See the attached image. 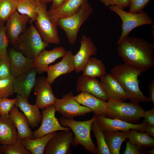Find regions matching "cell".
Masks as SVG:
<instances>
[{"label":"cell","instance_id":"3","mask_svg":"<svg viewBox=\"0 0 154 154\" xmlns=\"http://www.w3.org/2000/svg\"><path fill=\"white\" fill-rule=\"evenodd\" d=\"M96 119L95 115L91 119L78 121L73 119L62 117L59 121L62 126L68 127L73 131L74 137L71 146L75 147L80 145L87 150L93 154H97V151L91 138L90 131L92 122Z\"/></svg>","mask_w":154,"mask_h":154},{"label":"cell","instance_id":"35","mask_svg":"<svg viewBox=\"0 0 154 154\" xmlns=\"http://www.w3.org/2000/svg\"><path fill=\"white\" fill-rule=\"evenodd\" d=\"M15 78L11 75L7 78L0 79V98H8L13 94V82Z\"/></svg>","mask_w":154,"mask_h":154},{"label":"cell","instance_id":"27","mask_svg":"<svg viewBox=\"0 0 154 154\" xmlns=\"http://www.w3.org/2000/svg\"><path fill=\"white\" fill-rule=\"evenodd\" d=\"M103 132L110 153L119 154L122 143L127 139L128 131H117Z\"/></svg>","mask_w":154,"mask_h":154},{"label":"cell","instance_id":"46","mask_svg":"<svg viewBox=\"0 0 154 154\" xmlns=\"http://www.w3.org/2000/svg\"><path fill=\"white\" fill-rule=\"evenodd\" d=\"M145 131L153 137H154V126L148 125L145 128Z\"/></svg>","mask_w":154,"mask_h":154},{"label":"cell","instance_id":"8","mask_svg":"<svg viewBox=\"0 0 154 154\" xmlns=\"http://www.w3.org/2000/svg\"><path fill=\"white\" fill-rule=\"evenodd\" d=\"M36 11L37 16L35 26L43 41L48 45L59 43L60 39L57 26L48 16L46 4L38 3Z\"/></svg>","mask_w":154,"mask_h":154},{"label":"cell","instance_id":"5","mask_svg":"<svg viewBox=\"0 0 154 154\" xmlns=\"http://www.w3.org/2000/svg\"><path fill=\"white\" fill-rule=\"evenodd\" d=\"M48 45L43 41L33 24L19 36L13 46L25 56L33 59Z\"/></svg>","mask_w":154,"mask_h":154},{"label":"cell","instance_id":"18","mask_svg":"<svg viewBox=\"0 0 154 154\" xmlns=\"http://www.w3.org/2000/svg\"><path fill=\"white\" fill-rule=\"evenodd\" d=\"M76 89L78 92H85L105 101L109 98L100 82L96 78L83 75L78 79Z\"/></svg>","mask_w":154,"mask_h":154},{"label":"cell","instance_id":"29","mask_svg":"<svg viewBox=\"0 0 154 154\" xmlns=\"http://www.w3.org/2000/svg\"><path fill=\"white\" fill-rule=\"evenodd\" d=\"M82 71V75L94 78H102L107 73L103 62L93 57L90 58Z\"/></svg>","mask_w":154,"mask_h":154},{"label":"cell","instance_id":"42","mask_svg":"<svg viewBox=\"0 0 154 154\" xmlns=\"http://www.w3.org/2000/svg\"><path fill=\"white\" fill-rule=\"evenodd\" d=\"M149 98L151 102L154 104V79L151 81L148 87Z\"/></svg>","mask_w":154,"mask_h":154},{"label":"cell","instance_id":"49","mask_svg":"<svg viewBox=\"0 0 154 154\" xmlns=\"http://www.w3.org/2000/svg\"><path fill=\"white\" fill-rule=\"evenodd\" d=\"M67 0H65V1H67ZM65 1H64V2H65Z\"/></svg>","mask_w":154,"mask_h":154},{"label":"cell","instance_id":"31","mask_svg":"<svg viewBox=\"0 0 154 154\" xmlns=\"http://www.w3.org/2000/svg\"><path fill=\"white\" fill-rule=\"evenodd\" d=\"M17 10L21 14L26 15L30 19L29 23L33 24L36 20V9L38 3L35 0H17Z\"/></svg>","mask_w":154,"mask_h":154},{"label":"cell","instance_id":"34","mask_svg":"<svg viewBox=\"0 0 154 154\" xmlns=\"http://www.w3.org/2000/svg\"><path fill=\"white\" fill-rule=\"evenodd\" d=\"M0 153L5 154H31L25 148L22 140L19 137L17 141L10 145H0Z\"/></svg>","mask_w":154,"mask_h":154},{"label":"cell","instance_id":"2","mask_svg":"<svg viewBox=\"0 0 154 154\" xmlns=\"http://www.w3.org/2000/svg\"><path fill=\"white\" fill-rule=\"evenodd\" d=\"M143 72L133 66L125 63L117 65L110 71V74L119 83L131 102L139 103L150 102L140 90L138 77Z\"/></svg>","mask_w":154,"mask_h":154},{"label":"cell","instance_id":"44","mask_svg":"<svg viewBox=\"0 0 154 154\" xmlns=\"http://www.w3.org/2000/svg\"><path fill=\"white\" fill-rule=\"evenodd\" d=\"M131 0H119V3L116 7L121 9L129 7Z\"/></svg>","mask_w":154,"mask_h":154},{"label":"cell","instance_id":"43","mask_svg":"<svg viewBox=\"0 0 154 154\" xmlns=\"http://www.w3.org/2000/svg\"><path fill=\"white\" fill-rule=\"evenodd\" d=\"M107 7L110 6H117L119 0H98Z\"/></svg>","mask_w":154,"mask_h":154},{"label":"cell","instance_id":"22","mask_svg":"<svg viewBox=\"0 0 154 154\" xmlns=\"http://www.w3.org/2000/svg\"><path fill=\"white\" fill-rule=\"evenodd\" d=\"M15 106L19 108L27 118L29 124L32 128L37 127L41 121L42 116L40 109L36 104H30L28 100L17 94Z\"/></svg>","mask_w":154,"mask_h":154},{"label":"cell","instance_id":"41","mask_svg":"<svg viewBox=\"0 0 154 154\" xmlns=\"http://www.w3.org/2000/svg\"><path fill=\"white\" fill-rule=\"evenodd\" d=\"M143 117L145 119L143 123L148 125L154 126V108L144 112Z\"/></svg>","mask_w":154,"mask_h":154},{"label":"cell","instance_id":"48","mask_svg":"<svg viewBox=\"0 0 154 154\" xmlns=\"http://www.w3.org/2000/svg\"><path fill=\"white\" fill-rule=\"evenodd\" d=\"M147 153L149 154H154V149H150L147 151Z\"/></svg>","mask_w":154,"mask_h":154},{"label":"cell","instance_id":"24","mask_svg":"<svg viewBox=\"0 0 154 154\" xmlns=\"http://www.w3.org/2000/svg\"><path fill=\"white\" fill-rule=\"evenodd\" d=\"M16 128L9 116L0 117V144L10 145L17 140L18 135Z\"/></svg>","mask_w":154,"mask_h":154},{"label":"cell","instance_id":"20","mask_svg":"<svg viewBox=\"0 0 154 154\" xmlns=\"http://www.w3.org/2000/svg\"><path fill=\"white\" fill-rule=\"evenodd\" d=\"M66 51L63 47L61 46L55 47L49 51L44 49L33 59V67L36 68L38 73H42L46 72L50 64L58 58L63 57Z\"/></svg>","mask_w":154,"mask_h":154},{"label":"cell","instance_id":"36","mask_svg":"<svg viewBox=\"0 0 154 154\" xmlns=\"http://www.w3.org/2000/svg\"><path fill=\"white\" fill-rule=\"evenodd\" d=\"M9 40L7 37L5 26L0 24V57H7Z\"/></svg>","mask_w":154,"mask_h":154},{"label":"cell","instance_id":"7","mask_svg":"<svg viewBox=\"0 0 154 154\" xmlns=\"http://www.w3.org/2000/svg\"><path fill=\"white\" fill-rule=\"evenodd\" d=\"M109 9L116 13L122 21V33L117 45L128 37L130 33L135 28L145 25H152L154 23L148 14L143 11L136 13H132L127 12L116 6H110Z\"/></svg>","mask_w":154,"mask_h":154},{"label":"cell","instance_id":"38","mask_svg":"<svg viewBox=\"0 0 154 154\" xmlns=\"http://www.w3.org/2000/svg\"><path fill=\"white\" fill-rule=\"evenodd\" d=\"M11 75L8 57H0V79L7 78Z\"/></svg>","mask_w":154,"mask_h":154},{"label":"cell","instance_id":"1","mask_svg":"<svg viewBox=\"0 0 154 154\" xmlns=\"http://www.w3.org/2000/svg\"><path fill=\"white\" fill-rule=\"evenodd\" d=\"M117 45L118 54L125 63L136 67L143 72L154 66V42L128 36Z\"/></svg>","mask_w":154,"mask_h":154},{"label":"cell","instance_id":"37","mask_svg":"<svg viewBox=\"0 0 154 154\" xmlns=\"http://www.w3.org/2000/svg\"><path fill=\"white\" fill-rule=\"evenodd\" d=\"M16 101L15 98L9 99L7 98H0V116H9V112L14 106Z\"/></svg>","mask_w":154,"mask_h":154},{"label":"cell","instance_id":"28","mask_svg":"<svg viewBox=\"0 0 154 154\" xmlns=\"http://www.w3.org/2000/svg\"><path fill=\"white\" fill-rule=\"evenodd\" d=\"M56 132L50 133L42 137L35 139L26 138L22 140L25 148L32 154H42L47 143Z\"/></svg>","mask_w":154,"mask_h":154},{"label":"cell","instance_id":"9","mask_svg":"<svg viewBox=\"0 0 154 154\" xmlns=\"http://www.w3.org/2000/svg\"><path fill=\"white\" fill-rule=\"evenodd\" d=\"M54 105L56 111L68 118L84 116L92 112L90 109L81 105L76 101L72 91L64 95L61 99L57 98Z\"/></svg>","mask_w":154,"mask_h":154},{"label":"cell","instance_id":"4","mask_svg":"<svg viewBox=\"0 0 154 154\" xmlns=\"http://www.w3.org/2000/svg\"><path fill=\"white\" fill-rule=\"evenodd\" d=\"M93 11L88 0H84L78 11L73 15L67 18L51 21L64 31L69 43L73 45L76 43L80 27L90 17Z\"/></svg>","mask_w":154,"mask_h":154},{"label":"cell","instance_id":"25","mask_svg":"<svg viewBox=\"0 0 154 154\" xmlns=\"http://www.w3.org/2000/svg\"><path fill=\"white\" fill-rule=\"evenodd\" d=\"M9 117L17 130L18 136L21 139L31 138L33 132L29 127L28 119L24 114L20 112L17 107L13 106L10 111Z\"/></svg>","mask_w":154,"mask_h":154},{"label":"cell","instance_id":"12","mask_svg":"<svg viewBox=\"0 0 154 154\" xmlns=\"http://www.w3.org/2000/svg\"><path fill=\"white\" fill-rule=\"evenodd\" d=\"M96 116V121L103 131H128L134 129L143 132L148 125L146 123L133 124L117 119L110 118L101 116Z\"/></svg>","mask_w":154,"mask_h":154},{"label":"cell","instance_id":"33","mask_svg":"<svg viewBox=\"0 0 154 154\" xmlns=\"http://www.w3.org/2000/svg\"><path fill=\"white\" fill-rule=\"evenodd\" d=\"M17 0H0V24H4L17 10Z\"/></svg>","mask_w":154,"mask_h":154},{"label":"cell","instance_id":"47","mask_svg":"<svg viewBox=\"0 0 154 154\" xmlns=\"http://www.w3.org/2000/svg\"><path fill=\"white\" fill-rule=\"evenodd\" d=\"M38 3H42L46 4L52 2V0H35Z\"/></svg>","mask_w":154,"mask_h":154},{"label":"cell","instance_id":"16","mask_svg":"<svg viewBox=\"0 0 154 154\" xmlns=\"http://www.w3.org/2000/svg\"><path fill=\"white\" fill-rule=\"evenodd\" d=\"M37 73L36 68L33 67L15 77L13 82L14 92L28 100L36 83Z\"/></svg>","mask_w":154,"mask_h":154},{"label":"cell","instance_id":"23","mask_svg":"<svg viewBox=\"0 0 154 154\" xmlns=\"http://www.w3.org/2000/svg\"><path fill=\"white\" fill-rule=\"evenodd\" d=\"M100 81L109 99L124 102L128 99L125 92L121 85L110 73H107L101 78Z\"/></svg>","mask_w":154,"mask_h":154},{"label":"cell","instance_id":"13","mask_svg":"<svg viewBox=\"0 0 154 154\" xmlns=\"http://www.w3.org/2000/svg\"><path fill=\"white\" fill-rule=\"evenodd\" d=\"M30 19L28 16L20 14L16 11L7 21L5 26L6 33L13 46L19 36L27 29V23Z\"/></svg>","mask_w":154,"mask_h":154},{"label":"cell","instance_id":"11","mask_svg":"<svg viewBox=\"0 0 154 154\" xmlns=\"http://www.w3.org/2000/svg\"><path fill=\"white\" fill-rule=\"evenodd\" d=\"M74 137V133L71 130L56 131L46 145L43 154H71V146Z\"/></svg>","mask_w":154,"mask_h":154},{"label":"cell","instance_id":"40","mask_svg":"<svg viewBox=\"0 0 154 154\" xmlns=\"http://www.w3.org/2000/svg\"><path fill=\"white\" fill-rule=\"evenodd\" d=\"M142 147L130 142L128 140L126 142V146L124 154H140L144 153Z\"/></svg>","mask_w":154,"mask_h":154},{"label":"cell","instance_id":"32","mask_svg":"<svg viewBox=\"0 0 154 154\" xmlns=\"http://www.w3.org/2000/svg\"><path fill=\"white\" fill-rule=\"evenodd\" d=\"M91 129L93 131L97 140V153L110 154L106 142L104 132L97 122L96 119L92 123Z\"/></svg>","mask_w":154,"mask_h":154},{"label":"cell","instance_id":"14","mask_svg":"<svg viewBox=\"0 0 154 154\" xmlns=\"http://www.w3.org/2000/svg\"><path fill=\"white\" fill-rule=\"evenodd\" d=\"M80 46L78 52L74 55V70L79 73L82 70L91 56L96 54L97 48L90 37L82 36Z\"/></svg>","mask_w":154,"mask_h":154},{"label":"cell","instance_id":"15","mask_svg":"<svg viewBox=\"0 0 154 154\" xmlns=\"http://www.w3.org/2000/svg\"><path fill=\"white\" fill-rule=\"evenodd\" d=\"M36 95L35 104L40 109L43 110L54 104L57 98L53 92L51 85L46 80V78L42 76L37 79L34 87Z\"/></svg>","mask_w":154,"mask_h":154},{"label":"cell","instance_id":"19","mask_svg":"<svg viewBox=\"0 0 154 154\" xmlns=\"http://www.w3.org/2000/svg\"><path fill=\"white\" fill-rule=\"evenodd\" d=\"M8 56L11 74L15 78L33 68V59L26 57L13 48L9 49Z\"/></svg>","mask_w":154,"mask_h":154},{"label":"cell","instance_id":"17","mask_svg":"<svg viewBox=\"0 0 154 154\" xmlns=\"http://www.w3.org/2000/svg\"><path fill=\"white\" fill-rule=\"evenodd\" d=\"M74 55L71 50L67 51L60 62L48 66L46 72L47 74L46 80L51 85L60 76L74 70Z\"/></svg>","mask_w":154,"mask_h":154},{"label":"cell","instance_id":"45","mask_svg":"<svg viewBox=\"0 0 154 154\" xmlns=\"http://www.w3.org/2000/svg\"><path fill=\"white\" fill-rule=\"evenodd\" d=\"M65 0H52V3L50 9H53L57 8L60 7Z\"/></svg>","mask_w":154,"mask_h":154},{"label":"cell","instance_id":"6","mask_svg":"<svg viewBox=\"0 0 154 154\" xmlns=\"http://www.w3.org/2000/svg\"><path fill=\"white\" fill-rule=\"evenodd\" d=\"M106 115L108 118L117 119L134 124L143 117L144 108L138 103L131 102L127 103L109 99Z\"/></svg>","mask_w":154,"mask_h":154},{"label":"cell","instance_id":"39","mask_svg":"<svg viewBox=\"0 0 154 154\" xmlns=\"http://www.w3.org/2000/svg\"><path fill=\"white\" fill-rule=\"evenodd\" d=\"M151 0H131L129 12L136 13L143 11Z\"/></svg>","mask_w":154,"mask_h":154},{"label":"cell","instance_id":"50","mask_svg":"<svg viewBox=\"0 0 154 154\" xmlns=\"http://www.w3.org/2000/svg\"><path fill=\"white\" fill-rule=\"evenodd\" d=\"M0 154H1V153H0Z\"/></svg>","mask_w":154,"mask_h":154},{"label":"cell","instance_id":"30","mask_svg":"<svg viewBox=\"0 0 154 154\" xmlns=\"http://www.w3.org/2000/svg\"><path fill=\"white\" fill-rule=\"evenodd\" d=\"M127 139L132 144L142 148L152 147L154 145V139L147 133H140L134 129L128 131Z\"/></svg>","mask_w":154,"mask_h":154},{"label":"cell","instance_id":"26","mask_svg":"<svg viewBox=\"0 0 154 154\" xmlns=\"http://www.w3.org/2000/svg\"><path fill=\"white\" fill-rule=\"evenodd\" d=\"M84 0H67L59 7L47 11L51 20L70 17L76 13Z\"/></svg>","mask_w":154,"mask_h":154},{"label":"cell","instance_id":"51","mask_svg":"<svg viewBox=\"0 0 154 154\" xmlns=\"http://www.w3.org/2000/svg\"></svg>","mask_w":154,"mask_h":154},{"label":"cell","instance_id":"10","mask_svg":"<svg viewBox=\"0 0 154 154\" xmlns=\"http://www.w3.org/2000/svg\"><path fill=\"white\" fill-rule=\"evenodd\" d=\"M56 112L54 104L46 108L42 114V123L40 126L33 133L31 138L35 139L42 137L53 132L59 131H68L71 130L67 127L62 126L55 117Z\"/></svg>","mask_w":154,"mask_h":154},{"label":"cell","instance_id":"21","mask_svg":"<svg viewBox=\"0 0 154 154\" xmlns=\"http://www.w3.org/2000/svg\"><path fill=\"white\" fill-rule=\"evenodd\" d=\"M74 97L78 103L92 110L95 116H105L106 115L108 103L106 101L85 92H81Z\"/></svg>","mask_w":154,"mask_h":154}]
</instances>
